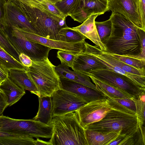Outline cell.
I'll use <instances>...</instances> for the list:
<instances>
[{
	"label": "cell",
	"instance_id": "1",
	"mask_svg": "<svg viewBox=\"0 0 145 145\" xmlns=\"http://www.w3.org/2000/svg\"><path fill=\"white\" fill-rule=\"evenodd\" d=\"M112 29L104 43L105 52L141 59L142 48L139 28L122 14L112 13ZM145 60V59H144Z\"/></svg>",
	"mask_w": 145,
	"mask_h": 145
},
{
	"label": "cell",
	"instance_id": "2",
	"mask_svg": "<svg viewBox=\"0 0 145 145\" xmlns=\"http://www.w3.org/2000/svg\"><path fill=\"white\" fill-rule=\"evenodd\" d=\"M35 28L36 34L44 38L60 40L58 32L63 20L46 9L35 0H15Z\"/></svg>",
	"mask_w": 145,
	"mask_h": 145
},
{
	"label": "cell",
	"instance_id": "3",
	"mask_svg": "<svg viewBox=\"0 0 145 145\" xmlns=\"http://www.w3.org/2000/svg\"><path fill=\"white\" fill-rule=\"evenodd\" d=\"M52 145H88L85 129L81 125L77 112L52 118Z\"/></svg>",
	"mask_w": 145,
	"mask_h": 145
},
{
	"label": "cell",
	"instance_id": "4",
	"mask_svg": "<svg viewBox=\"0 0 145 145\" xmlns=\"http://www.w3.org/2000/svg\"><path fill=\"white\" fill-rule=\"evenodd\" d=\"M139 126L136 114L111 108L102 119L89 125L85 129L103 133L116 132L121 136L128 137L135 133Z\"/></svg>",
	"mask_w": 145,
	"mask_h": 145
},
{
	"label": "cell",
	"instance_id": "5",
	"mask_svg": "<svg viewBox=\"0 0 145 145\" xmlns=\"http://www.w3.org/2000/svg\"><path fill=\"white\" fill-rule=\"evenodd\" d=\"M55 67L47 57L40 61L32 60L31 66L26 68L27 74L37 87L38 97H51L60 89V78Z\"/></svg>",
	"mask_w": 145,
	"mask_h": 145
},
{
	"label": "cell",
	"instance_id": "6",
	"mask_svg": "<svg viewBox=\"0 0 145 145\" xmlns=\"http://www.w3.org/2000/svg\"><path fill=\"white\" fill-rule=\"evenodd\" d=\"M50 125L33 119L18 120L0 115V135L47 138Z\"/></svg>",
	"mask_w": 145,
	"mask_h": 145
},
{
	"label": "cell",
	"instance_id": "7",
	"mask_svg": "<svg viewBox=\"0 0 145 145\" xmlns=\"http://www.w3.org/2000/svg\"><path fill=\"white\" fill-rule=\"evenodd\" d=\"M117 88L132 97L145 91V88L136 84L127 77L108 69L97 70L86 74Z\"/></svg>",
	"mask_w": 145,
	"mask_h": 145
},
{
	"label": "cell",
	"instance_id": "8",
	"mask_svg": "<svg viewBox=\"0 0 145 145\" xmlns=\"http://www.w3.org/2000/svg\"><path fill=\"white\" fill-rule=\"evenodd\" d=\"M10 32L12 34L21 36L29 40L41 44L52 49L63 50L75 55L84 52L85 50V40L77 42H69L49 39L16 26L10 28Z\"/></svg>",
	"mask_w": 145,
	"mask_h": 145
},
{
	"label": "cell",
	"instance_id": "9",
	"mask_svg": "<svg viewBox=\"0 0 145 145\" xmlns=\"http://www.w3.org/2000/svg\"><path fill=\"white\" fill-rule=\"evenodd\" d=\"M51 97L52 118L76 111L87 103L77 95L61 89Z\"/></svg>",
	"mask_w": 145,
	"mask_h": 145
},
{
	"label": "cell",
	"instance_id": "10",
	"mask_svg": "<svg viewBox=\"0 0 145 145\" xmlns=\"http://www.w3.org/2000/svg\"><path fill=\"white\" fill-rule=\"evenodd\" d=\"M12 44L20 54L23 53L32 60L40 61L48 57L52 49L41 44L29 40L21 36L7 33Z\"/></svg>",
	"mask_w": 145,
	"mask_h": 145
},
{
	"label": "cell",
	"instance_id": "11",
	"mask_svg": "<svg viewBox=\"0 0 145 145\" xmlns=\"http://www.w3.org/2000/svg\"><path fill=\"white\" fill-rule=\"evenodd\" d=\"M107 99L87 103L76 111L80 124L84 129L102 119L111 109Z\"/></svg>",
	"mask_w": 145,
	"mask_h": 145
},
{
	"label": "cell",
	"instance_id": "12",
	"mask_svg": "<svg viewBox=\"0 0 145 145\" xmlns=\"http://www.w3.org/2000/svg\"><path fill=\"white\" fill-rule=\"evenodd\" d=\"M139 0H108V7L112 13H120L138 28L145 31L139 10Z\"/></svg>",
	"mask_w": 145,
	"mask_h": 145
},
{
	"label": "cell",
	"instance_id": "13",
	"mask_svg": "<svg viewBox=\"0 0 145 145\" xmlns=\"http://www.w3.org/2000/svg\"><path fill=\"white\" fill-rule=\"evenodd\" d=\"M5 9V19L8 28L16 26L36 34L35 28L15 0H6Z\"/></svg>",
	"mask_w": 145,
	"mask_h": 145
},
{
	"label": "cell",
	"instance_id": "14",
	"mask_svg": "<svg viewBox=\"0 0 145 145\" xmlns=\"http://www.w3.org/2000/svg\"><path fill=\"white\" fill-rule=\"evenodd\" d=\"M60 88L72 93L81 98L87 103L107 97L101 92L76 82L60 78Z\"/></svg>",
	"mask_w": 145,
	"mask_h": 145
},
{
	"label": "cell",
	"instance_id": "15",
	"mask_svg": "<svg viewBox=\"0 0 145 145\" xmlns=\"http://www.w3.org/2000/svg\"><path fill=\"white\" fill-rule=\"evenodd\" d=\"M71 68L74 71L85 75L94 70L108 69L95 56L85 52L75 55Z\"/></svg>",
	"mask_w": 145,
	"mask_h": 145
},
{
	"label": "cell",
	"instance_id": "16",
	"mask_svg": "<svg viewBox=\"0 0 145 145\" xmlns=\"http://www.w3.org/2000/svg\"><path fill=\"white\" fill-rule=\"evenodd\" d=\"M108 0H78L76 8L86 20L93 14L99 15L109 10Z\"/></svg>",
	"mask_w": 145,
	"mask_h": 145
},
{
	"label": "cell",
	"instance_id": "17",
	"mask_svg": "<svg viewBox=\"0 0 145 145\" xmlns=\"http://www.w3.org/2000/svg\"><path fill=\"white\" fill-rule=\"evenodd\" d=\"M98 16L97 14L92 15L80 25L72 28L81 33L101 50L106 52V47L101 41L95 24V19Z\"/></svg>",
	"mask_w": 145,
	"mask_h": 145
},
{
	"label": "cell",
	"instance_id": "18",
	"mask_svg": "<svg viewBox=\"0 0 145 145\" xmlns=\"http://www.w3.org/2000/svg\"><path fill=\"white\" fill-rule=\"evenodd\" d=\"M69 68V67L62 64L55 66V70L59 78L67 79L96 89L95 85L91 81L88 76L72 71Z\"/></svg>",
	"mask_w": 145,
	"mask_h": 145
},
{
	"label": "cell",
	"instance_id": "19",
	"mask_svg": "<svg viewBox=\"0 0 145 145\" xmlns=\"http://www.w3.org/2000/svg\"><path fill=\"white\" fill-rule=\"evenodd\" d=\"M0 90L6 97L8 106L16 103L25 93V90L16 85L8 76L1 84Z\"/></svg>",
	"mask_w": 145,
	"mask_h": 145
},
{
	"label": "cell",
	"instance_id": "20",
	"mask_svg": "<svg viewBox=\"0 0 145 145\" xmlns=\"http://www.w3.org/2000/svg\"><path fill=\"white\" fill-rule=\"evenodd\" d=\"M8 76L22 89L28 90L31 93L39 96L37 87L27 74L26 70L10 69L8 70Z\"/></svg>",
	"mask_w": 145,
	"mask_h": 145
},
{
	"label": "cell",
	"instance_id": "21",
	"mask_svg": "<svg viewBox=\"0 0 145 145\" xmlns=\"http://www.w3.org/2000/svg\"><path fill=\"white\" fill-rule=\"evenodd\" d=\"M39 107L36 116L32 119L48 125H51L52 119V97H39Z\"/></svg>",
	"mask_w": 145,
	"mask_h": 145
},
{
	"label": "cell",
	"instance_id": "22",
	"mask_svg": "<svg viewBox=\"0 0 145 145\" xmlns=\"http://www.w3.org/2000/svg\"><path fill=\"white\" fill-rule=\"evenodd\" d=\"M88 145H108L119 135L116 132L103 133L84 129Z\"/></svg>",
	"mask_w": 145,
	"mask_h": 145
},
{
	"label": "cell",
	"instance_id": "23",
	"mask_svg": "<svg viewBox=\"0 0 145 145\" xmlns=\"http://www.w3.org/2000/svg\"><path fill=\"white\" fill-rule=\"evenodd\" d=\"M95 85L96 88L101 92L107 97L116 98L131 99L132 97L120 89L108 84L88 74Z\"/></svg>",
	"mask_w": 145,
	"mask_h": 145
},
{
	"label": "cell",
	"instance_id": "24",
	"mask_svg": "<svg viewBox=\"0 0 145 145\" xmlns=\"http://www.w3.org/2000/svg\"><path fill=\"white\" fill-rule=\"evenodd\" d=\"M107 100L111 108L132 114H136L135 103L132 99L107 97Z\"/></svg>",
	"mask_w": 145,
	"mask_h": 145
},
{
	"label": "cell",
	"instance_id": "25",
	"mask_svg": "<svg viewBox=\"0 0 145 145\" xmlns=\"http://www.w3.org/2000/svg\"><path fill=\"white\" fill-rule=\"evenodd\" d=\"M60 40L69 42H77L85 40L87 38L78 31L67 26L58 32Z\"/></svg>",
	"mask_w": 145,
	"mask_h": 145
},
{
	"label": "cell",
	"instance_id": "26",
	"mask_svg": "<svg viewBox=\"0 0 145 145\" xmlns=\"http://www.w3.org/2000/svg\"><path fill=\"white\" fill-rule=\"evenodd\" d=\"M35 142L31 137L0 135V145H35Z\"/></svg>",
	"mask_w": 145,
	"mask_h": 145
},
{
	"label": "cell",
	"instance_id": "27",
	"mask_svg": "<svg viewBox=\"0 0 145 145\" xmlns=\"http://www.w3.org/2000/svg\"><path fill=\"white\" fill-rule=\"evenodd\" d=\"M0 64L8 70L18 69L26 70V68L0 47Z\"/></svg>",
	"mask_w": 145,
	"mask_h": 145
},
{
	"label": "cell",
	"instance_id": "28",
	"mask_svg": "<svg viewBox=\"0 0 145 145\" xmlns=\"http://www.w3.org/2000/svg\"><path fill=\"white\" fill-rule=\"evenodd\" d=\"M145 145L144 126L140 125L136 131L131 136L125 137L121 145Z\"/></svg>",
	"mask_w": 145,
	"mask_h": 145
},
{
	"label": "cell",
	"instance_id": "29",
	"mask_svg": "<svg viewBox=\"0 0 145 145\" xmlns=\"http://www.w3.org/2000/svg\"><path fill=\"white\" fill-rule=\"evenodd\" d=\"M0 47L20 62L19 58L20 54L9 40L7 33L1 29H0Z\"/></svg>",
	"mask_w": 145,
	"mask_h": 145
},
{
	"label": "cell",
	"instance_id": "30",
	"mask_svg": "<svg viewBox=\"0 0 145 145\" xmlns=\"http://www.w3.org/2000/svg\"><path fill=\"white\" fill-rule=\"evenodd\" d=\"M144 91L138 95L133 97L136 106V114L139 120L140 124L144 125L145 111V95Z\"/></svg>",
	"mask_w": 145,
	"mask_h": 145
},
{
	"label": "cell",
	"instance_id": "31",
	"mask_svg": "<svg viewBox=\"0 0 145 145\" xmlns=\"http://www.w3.org/2000/svg\"><path fill=\"white\" fill-rule=\"evenodd\" d=\"M95 24L101 41L104 44L111 32L112 22L110 19L103 22L95 21Z\"/></svg>",
	"mask_w": 145,
	"mask_h": 145
},
{
	"label": "cell",
	"instance_id": "32",
	"mask_svg": "<svg viewBox=\"0 0 145 145\" xmlns=\"http://www.w3.org/2000/svg\"><path fill=\"white\" fill-rule=\"evenodd\" d=\"M110 54L119 60L129 65L138 69L145 70V60L116 54Z\"/></svg>",
	"mask_w": 145,
	"mask_h": 145
},
{
	"label": "cell",
	"instance_id": "33",
	"mask_svg": "<svg viewBox=\"0 0 145 145\" xmlns=\"http://www.w3.org/2000/svg\"><path fill=\"white\" fill-rule=\"evenodd\" d=\"M78 0H63L54 4L59 10L67 16L74 10Z\"/></svg>",
	"mask_w": 145,
	"mask_h": 145
},
{
	"label": "cell",
	"instance_id": "34",
	"mask_svg": "<svg viewBox=\"0 0 145 145\" xmlns=\"http://www.w3.org/2000/svg\"><path fill=\"white\" fill-rule=\"evenodd\" d=\"M75 56L66 51L60 50L57 52V57L61 61V64L71 68Z\"/></svg>",
	"mask_w": 145,
	"mask_h": 145
},
{
	"label": "cell",
	"instance_id": "35",
	"mask_svg": "<svg viewBox=\"0 0 145 145\" xmlns=\"http://www.w3.org/2000/svg\"><path fill=\"white\" fill-rule=\"evenodd\" d=\"M40 3L46 9L63 19H65L67 16L62 13L54 4L52 3L48 0Z\"/></svg>",
	"mask_w": 145,
	"mask_h": 145
},
{
	"label": "cell",
	"instance_id": "36",
	"mask_svg": "<svg viewBox=\"0 0 145 145\" xmlns=\"http://www.w3.org/2000/svg\"><path fill=\"white\" fill-rule=\"evenodd\" d=\"M6 0H0V29L6 32L8 31L5 17V4Z\"/></svg>",
	"mask_w": 145,
	"mask_h": 145
},
{
	"label": "cell",
	"instance_id": "37",
	"mask_svg": "<svg viewBox=\"0 0 145 145\" xmlns=\"http://www.w3.org/2000/svg\"><path fill=\"white\" fill-rule=\"evenodd\" d=\"M20 63L26 68L31 66L32 60L28 56L23 53H21L19 56Z\"/></svg>",
	"mask_w": 145,
	"mask_h": 145
},
{
	"label": "cell",
	"instance_id": "38",
	"mask_svg": "<svg viewBox=\"0 0 145 145\" xmlns=\"http://www.w3.org/2000/svg\"><path fill=\"white\" fill-rule=\"evenodd\" d=\"M138 32L142 48L141 56L142 59H145V31L139 28Z\"/></svg>",
	"mask_w": 145,
	"mask_h": 145
},
{
	"label": "cell",
	"instance_id": "39",
	"mask_svg": "<svg viewBox=\"0 0 145 145\" xmlns=\"http://www.w3.org/2000/svg\"><path fill=\"white\" fill-rule=\"evenodd\" d=\"M139 10L143 24L145 27V0H139Z\"/></svg>",
	"mask_w": 145,
	"mask_h": 145
},
{
	"label": "cell",
	"instance_id": "40",
	"mask_svg": "<svg viewBox=\"0 0 145 145\" xmlns=\"http://www.w3.org/2000/svg\"><path fill=\"white\" fill-rule=\"evenodd\" d=\"M8 106L6 97L0 90V115L2 114L5 108Z\"/></svg>",
	"mask_w": 145,
	"mask_h": 145
},
{
	"label": "cell",
	"instance_id": "41",
	"mask_svg": "<svg viewBox=\"0 0 145 145\" xmlns=\"http://www.w3.org/2000/svg\"><path fill=\"white\" fill-rule=\"evenodd\" d=\"M8 70L0 64V80H4L8 77Z\"/></svg>",
	"mask_w": 145,
	"mask_h": 145
},
{
	"label": "cell",
	"instance_id": "42",
	"mask_svg": "<svg viewBox=\"0 0 145 145\" xmlns=\"http://www.w3.org/2000/svg\"><path fill=\"white\" fill-rule=\"evenodd\" d=\"M126 137L119 135L114 140L111 142L108 145H121V144Z\"/></svg>",
	"mask_w": 145,
	"mask_h": 145
},
{
	"label": "cell",
	"instance_id": "43",
	"mask_svg": "<svg viewBox=\"0 0 145 145\" xmlns=\"http://www.w3.org/2000/svg\"><path fill=\"white\" fill-rule=\"evenodd\" d=\"M52 145L49 142H46L38 138L35 140V145Z\"/></svg>",
	"mask_w": 145,
	"mask_h": 145
},
{
	"label": "cell",
	"instance_id": "44",
	"mask_svg": "<svg viewBox=\"0 0 145 145\" xmlns=\"http://www.w3.org/2000/svg\"><path fill=\"white\" fill-rule=\"evenodd\" d=\"M51 3L53 4H55V3L59 2L63 0H48Z\"/></svg>",
	"mask_w": 145,
	"mask_h": 145
},
{
	"label": "cell",
	"instance_id": "45",
	"mask_svg": "<svg viewBox=\"0 0 145 145\" xmlns=\"http://www.w3.org/2000/svg\"><path fill=\"white\" fill-rule=\"evenodd\" d=\"M36 1H37L39 2H42L43 1H48V0H35Z\"/></svg>",
	"mask_w": 145,
	"mask_h": 145
},
{
	"label": "cell",
	"instance_id": "46",
	"mask_svg": "<svg viewBox=\"0 0 145 145\" xmlns=\"http://www.w3.org/2000/svg\"><path fill=\"white\" fill-rule=\"evenodd\" d=\"M3 80H0V85L1 84V83H2V82H3Z\"/></svg>",
	"mask_w": 145,
	"mask_h": 145
}]
</instances>
